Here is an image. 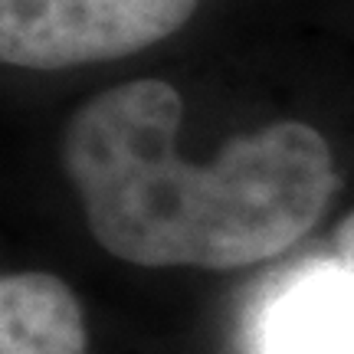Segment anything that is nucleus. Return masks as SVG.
I'll return each mask as SVG.
<instances>
[{
    "label": "nucleus",
    "instance_id": "7ed1b4c3",
    "mask_svg": "<svg viewBox=\"0 0 354 354\" xmlns=\"http://www.w3.org/2000/svg\"><path fill=\"white\" fill-rule=\"evenodd\" d=\"M259 354H354V266L312 259L292 269L266 302Z\"/></svg>",
    "mask_w": 354,
    "mask_h": 354
},
{
    "label": "nucleus",
    "instance_id": "f03ea898",
    "mask_svg": "<svg viewBox=\"0 0 354 354\" xmlns=\"http://www.w3.org/2000/svg\"><path fill=\"white\" fill-rule=\"evenodd\" d=\"M190 10L194 0H0V53L26 69L115 59L174 33Z\"/></svg>",
    "mask_w": 354,
    "mask_h": 354
},
{
    "label": "nucleus",
    "instance_id": "f257e3e1",
    "mask_svg": "<svg viewBox=\"0 0 354 354\" xmlns=\"http://www.w3.org/2000/svg\"><path fill=\"white\" fill-rule=\"evenodd\" d=\"M184 102L138 79L86 102L63 131V167L92 236L138 266L236 269L282 253L328 207L335 161L302 122L230 141L210 167L177 154Z\"/></svg>",
    "mask_w": 354,
    "mask_h": 354
},
{
    "label": "nucleus",
    "instance_id": "20e7f679",
    "mask_svg": "<svg viewBox=\"0 0 354 354\" xmlns=\"http://www.w3.org/2000/svg\"><path fill=\"white\" fill-rule=\"evenodd\" d=\"M0 354H86L76 295L50 272H17L0 282Z\"/></svg>",
    "mask_w": 354,
    "mask_h": 354
},
{
    "label": "nucleus",
    "instance_id": "39448f33",
    "mask_svg": "<svg viewBox=\"0 0 354 354\" xmlns=\"http://www.w3.org/2000/svg\"><path fill=\"white\" fill-rule=\"evenodd\" d=\"M338 253H342L344 263L354 266V214L338 227Z\"/></svg>",
    "mask_w": 354,
    "mask_h": 354
}]
</instances>
